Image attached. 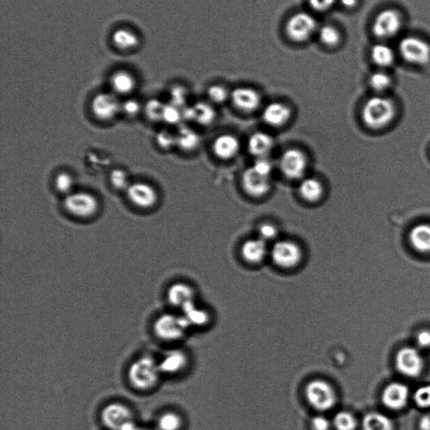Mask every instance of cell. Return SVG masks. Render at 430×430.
Returning a JSON list of instances; mask_svg holds the SVG:
<instances>
[{
    "instance_id": "cell-1",
    "label": "cell",
    "mask_w": 430,
    "mask_h": 430,
    "mask_svg": "<svg viewBox=\"0 0 430 430\" xmlns=\"http://www.w3.org/2000/svg\"><path fill=\"white\" fill-rule=\"evenodd\" d=\"M396 105L384 95L372 97L364 104L363 119L365 125L373 129L386 127L396 116Z\"/></svg>"
},
{
    "instance_id": "cell-2",
    "label": "cell",
    "mask_w": 430,
    "mask_h": 430,
    "mask_svg": "<svg viewBox=\"0 0 430 430\" xmlns=\"http://www.w3.org/2000/svg\"><path fill=\"white\" fill-rule=\"evenodd\" d=\"M161 372L159 364L152 357L142 356L129 367V381L137 390L148 391L156 386Z\"/></svg>"
},
{
    "instance_id": "cell-3",
    "label": "cell",
    "mask_w": 430,
    "mask_h": 430,
    "mask_svg": "<svg viewBox=\"0 0 430 430\" xmlns=\"http://www.w3.org/2000/svg\"><path fill=\"white\" fill-rule=\"evenodd\" d=\"M65 210L71 216L80 220H89L99 214L100 202L95 196L85 191L72 192L65 197L63 200Z\"/></svg>"
},
{
    "instance_id": "cell-4",
    "label": "cell",
    "mask_w": 430,
    "mask_h": 430,
    "mask_svg": "<svg viewBox=\"0 0 430 430\" xmlns=\"http://www.w3.org/2000/svg\"><path fill=\"white\" fill-rule=\"evenodd\" d=\"M304 395L308 404L316 411H331L337 401L335 388L327 381L315 379L310 381L304 389Z\"/></svg>"
},
{
    "instance_id": "cell-5",
    "label": "cell",
    "mask_w": 430,
    "mask_h": 430,
    "mask_svg": "<svg viewBox=\"0 0 430 430\" xmlns=\"http://www.w3.org/2000/svg\"><path fill=\"white\" fill-rule=\"evenodd\" d=\"M399 51L401 58L409 64L424 67L430 63V44L417 36H407L401 40Z\"/></svg>"
},
{
    "instance_id": "cell-6",
    "label": "cell",
    "mask_w": 430,
    "mask_h": 430,
    "mask_svg": "<svg viewBox=\"0 0 430 430\" xmlns=\"http://www.w3.org/2000/svg\"><path fill=\"white\" fill-rule=\"evenodd\" d=\"M269 254L274 264L282 269H295L303 260L301 247L297 243L291 241L275 242L271 246Z\"/></svg>"
},
{
    "instance_id": "cell-7",
    "label": "cell",
    "mask_w": 430,
    "mask_h": 430,
    "mask_svg": "<svg viewBox=\"0 0 430 430\" xmlns=\"http://www.w3.org/2000/svg\"><path fill=\"white\" fill-rule=\"evenodd\" d=\"M285 30L287 35L294 42H305L317 31V20L307 12H298L287 20Z\"/></svg>"
},
{
    "instance_id": "cell-8",
    "label": "cell",
    "mask_w": 430,
    "mask_h": 430,
    "mask_svg": "<svg viewBox=\"0 0 430 430\" xmlns=\"http://www.w3.org/2000/svg\"><path fill=\"white\" fill-rule=\"evenodd\" d=\"M308 165L305 153L296 148L283 152L278 161L280 172L290 180H302L305 177Z\"/></svg>"
},
{
    "instance_id": "cell-9",
    "label": "cell",
    "mask_w": 430,
    "mask_h": 430,
    "mask_svg": "<svg viewBox=\"0 0 430 430\" xmlns=\"http://www.w3.org/2000/svg\"><path fill=\"white\" fill-rule=\"evenodd\" d=\"M403 25V15L400 12L395 9H387L376 16L372 31L376 38L388 40L399 35Z\"/></svg>"
},
{
    "instance_id": "cell-10",
    "label": "cell",
    "mask_w": 430,
    "mask_h": 430,
    "mask_svg": "<svg viewBox=\"0 0 430 430\" xmlns=\"http://www.w3.org/2000/svg\"><path fill=\"white\" fill-rule=\"evenodd\" d=\"M190 324L184 316L164 314L157 319L154 331L158 338L166 342H174L184 335Z\"/></svg>"
},
{
    "instance_id": "cell-11",
    "label": "cell",
    "mask_w": 430,
    "mask_h": 430,
    "mask_svg": "<svg viewBox=\"0 0 430 430\" xmlns=\"http://www.w3.org/2000/svg\"><path fill=\"white\" fill-rule=\"evenodd\" d=\"M127 194L129 202L141 210L152 209L159 201V193L155 186L145 182H136L129 184Z\"/></svg>"
},
{
    "instance_id": "cell-12",
    "label": "cell",
    "mask_w": 430,
    "mask_h": 430,
    "mask_svg": "<svg viewBox=\"0 0 430 430\" xmlns=\"http://www.w3.org/2000/svg\"><path fill=\"white\" fill-rule=\"evenodd\" d=\"M91 111L97 120L102 122H109L119 115L121 104L113 93H100L93 99Z\"/></svg>"
},
{
    "instance_id": "cell-13",
    "label": "cell",
    "mask_w": 430,
    "mask_h": 430,
    "mask_svg": "<svg viewBox=\"0 0 430 430\" xmlns=\"http://www.w3.org/2000/svg\"><path fill=\"white\" fill-rule=\"evenodd\" d=\"M396 367L403 375L411 377L419 376L424 368L423 357L415 348L401 349L396 356Z\"/></svg>"
},
{
    "instance_id": "cell-14",
    "label": "cell",
    "mask_w": 430,
    "mask_h": 430,
    "mask_svg": "<svg viewBox=\"0 0 430 430\" xmlns=\"http://www.w3.org/2000/svg\"><path fill=\"white\" fill-rule=\"evenodd\" d=\"M241 185L247 196L262 198L270 192L271 177L262 175L250 166L242 174Z\"/></svg>"
},
{
    "instance_id": "cell-15",
    "label": "cell",
    "mask_w": 430,
    "mask_h": 430,
    "mask_svg": "<svg viewBox=\"0 0 430 430\" xmlns=\"http://www.w3.org/2000/svg\"><path fill=\"white\" fill-rule=\"evenodd\" d=\"M101 419L105 427L111 430H122L134 421L132 411L120 403L107 405L101 413Z\"/></svg>"
},
{
    "instance_id": "cell-16",
    "label": "cell",
    "mask_w": 430,
    "mask_h": 430,
    "mask_svg": "<svg viewBox=\"0 0 430 430\" xmlns=\"http://www.w3.org/2000/svg\"><path fill=\"white\" fill-rule=\"evenodd\" d=\"M230 99L235 108L246 113L257 111L262 104L260 93L254 88L248 87L234 88L230 93Z\"/></svg>"
},
{
    "instance_id": "cell-17",
    "label": "cell",
    "mask_w": 430,
    "mask_h": 430,
    "mask_svg": "<svg viewBox=\"0 0 430 430\" xmlns=\"http://www.w3.org/2000/svg\"><path fill=\"white\" fill-rule=\"evenodd\" d=\"M292 116L291 109L280 102L266 105L262 112V120L271 127L279 128L289 122Z\"/></svg>"
},
{
    "instance_id": "cell-18",
    "label": "cell",
    "mask_w": 430,
    "mask_h": 430,
    "mask_svg": "<svg viewBox=\"0 0 430 430\" xmlns=\"http://www.w3.org/2000/svg\"><path fill=\"white\" fill-rule=\"evenodd\" d=\"M409 390L403 383H393L384 389L381 400L386 407L391 409L404 408L408 400Z\"/></svg>"
},
{
    "instance_id": "cell-19",
    "label": "cell",
    "mask_w": 430,
    "mask_h": 430,
    "mask_svg": "<svg viewBox=\"0 0 430 430\" xmlns=\"http://www.w3.org/2000/svg\"><path fill=\"white\" fill-rule=\"evenodd\" d=\"M269 253L267 243L260 238L247 240L241 247L243 259L253 265L260 264L264 261Z\"/></svg>"
},
{
    "instance_id": "cell-20",
    "label": "cell",
    "mask_w": 430,
    "mask_h": 430,
    "mask_svg": "<svg viewBox=\"0 0 430 430\" xmlns=\"http://www.w3.org/2000/svg\"><path fill=\"white\" fill-rule=\"evenodd\" d=\"M241 143L233 135L225 134L218 136L213 143V151L222 160H230L240 152Z\"/></svg>"
},
{
    "instance_id": "cell-21",
    "label": "cell",
    "mask_w": 430,
    "mask_h": 430,
    "mask_svg": "<svg viewBox=\"0 0 430 430\" xmlns=\"http://www.w3.org/2000/svg\"><path fill=\"white\" fill-rule=\"evenodd\" d=\"M248 152L257 157H267L273 151L274 140L269 134L265 132L254 133L248 140Z\"/></svg>"
},
{
    "instance_id": "cell-22",
    "label": "cell",
    "mask_w": 430,
    "mask_h": 430,
    "mask_svg": "<svg viewBox=\"0 0 430 430\" xmlns=\"http://www.w3.org/2000/svg\"><path fill=\"white\" fill-rule=\"evenodd\" d=\"M168 301L174 307L184 308L194 302V291L188 284L176 283L170 287Z\"/></svg>"
},
{
    "instance_id": "cell-23",
    "label": "cell",
    "mask_w": 430,
    "mask_h": 430,
    "mask_svg": "<svg viewBox=\"0 0 430 430\" xmlns=\"http://www.w3.org/2000/svg\"><path fill=\"white\" fill-rule=\"evenodd\" d=\"M321 182L314 177H304L298 185V193L303 200L308 202H317L324 196Z\"/></svg>"
},
{
    "instance_id": "cell-24",
    "label": "cell",
    "mask_w": 430,
    "mask_h": 430,
    "mask_svg": "<svg viewBox=\"0 0 430 430\" xmlns=\"http://www.w3.org/2000/svg\"><path fill=\"white\" fill-rule=\"evenodd\" d=\"M409 241L420 253H430V225L420 224L413 226L409 233Z\"/></svg>"
},
{
    "instance_id": "cell-25",
    "label": "cell",
    "mask_w": 430,
    "mask_h": 430,
    "mask_svg": "<svg viewBox=\"0 0 430 430\" xmlns=\"http://www.w3.org/2000/svg\"><path fill=\"white\" fill-rule=\"evenodd\" d=\"M188 359L184 352L180 350L168 351L159 364L161 372L174 374L180 372L186 367Z\"/></svg>"
},
{
    "instance_id": "cell-26",
    "label": "cell",
    "mask_w": 430,
    "mask_h": 430,
    "mask_svg": "<svg viewBox=\"0 0 430 430\" xmlns=\"http://www.w3.org/2000/svg\"><path fill=\"white\" fill-rule=\"evenodd\" d=\"M185 116L189 120H196L198 124L208 125L214 122L216 118V111H214L212 105L200 102L186 111Z\"/></svg>"
},
{
    "instance_id": "cell-27",
    "label": "cell",
    "mask_w": 430,
    "mask_h": 430,
    "mask_svg": "<svg viewBox=\"0 0 430 430\" xmlns=\"http://www.w3.org/2000/svg\"><path fill=\"white\" fill-rule=\"evenodd\" d=\"M371 58L377 67L384 69L390 67L395 64L396 54L392 48L387 44L379 43L372 47Z\"/></svg>"
},
{
    "instance_id": "cell-28",
    "label": "cell",
    "mask_w": 430,
    "mask_h": 430,
    "mask_svg": "<svg viewBox=\"0 0 430 430\" xmlns=\"http://www.w3.org/2000/svg\"><path fill=\"white\" fill-rule=\"evenodd\" d=\"M111 84L113 90L118 95H127L135 89L136 79L131 72L121 70L112 75Z\"/></svg>"
},
{
    "instance_id": "cell-29",
    "label": "cell",
    "mask_w": 430,
    "mask_h": 430,
    "mask_svg": "<svg viewBox=\"0 0 430 430\" xmlns=\"http://www.w3.org/2000/svg\"><path fill=\"white\" fill-rule=\"evenodd\" d=\"M112 40L116 47L123 51L135 49L140 44L139 36L127 28H120L113 32Z\"/></svg>"
},
{
    "instance_id": "cell-30",
    "label": "cell",
    "mask_w": 430,
    "mask_h": 430,
    "mask_svg": "<svg viewBox=\"0 0 430 430\" xmlns=\"http://www.w3.org/2000/svg\"><path fill=\"white\" fill-rule=\"evenodd\" d=\"M363 430H392V422L381 413L372 412L364 417Z\"/></svg>"
},
{
    "instance_id": "cell-31",
    "label": "cell",
    "mask_w": 430,
    "mask_h": 430,
    "mask_svg": "<svg viewBox=\"0 0 430 430\" xmlns=\"http://www.w3.org/2000/svg\"><path fill=\"white\" fill-rule=\"evenodd\" d=\"M369 85L376 95H383L391 88L393 81L392 77L384 71H376L373 72L368 81Z\"/></svg>"
},
{
    "instance_id": "cell-32",
    "label": "cell",
    "mask_w": 430,
    "mask_h": 430,
    "mask_svg": "<svg viewBox=\"0 0 430 430\" xmlns=\"http://www.w3.org/2000/svg\"><path fill=\"white\" fill-rule=\"evenodd\" d=\"M182 310L184 311V317L188 320L190 326H202L209 321L208 313L198 308L194 302Z\"/></svg>"
},
{
    "instance_id": "cell-33",
    "label": "cell",
    "mask_w": 430,
    "mask_h": 430,
    "mask_svg": "<svg viewBox=\"0 0 430 430\" xmlns=\"http://www.w3.org/2000/svg\"><path fill=\"white\" fill-rule=\"evenodd\" d=\"M177 138V144L186 152L194 151L200 144V137L192 129H182Z\"/></svg>"
},
{
    "instance_id": "cell-34",
    "label": "cell",
    "mask_w": 430,
    "mask_h": 430,
    "mask_svg": "<svg viewBox=\"0 0 430 430\" xmlns=\"http://www.w3.org/2000/svg\"><path fill=\"white\" fill-rule=\"evenodd\" d=\"M319 39L324 46L334 48L342 42V35L334 26H324L319 30Z\"/></svg>"
},
{
    "instance_id": "cell-35",
    "label": "cell",
    "mask_w": 430,
    "mask_h": 430,
    "mask_svg": "<svg viewBox=\"0 0 430 430\" xmlns=\"http://www.w3.org/2000/svg\"><path fill=\"white\" fill-rule=\"evenodd\" d=\"M75 181L74 176L67 172H61L56 176L54 186L56 191L65 196L74 192Z\"/></svg>"
},
{
    "instance_id": "cell-36",
    "label": "cell",
    "mask_w": 430,
    "mask_h": 430,
    "mask_svg": "<svg viewBox=\"0 0 430 430\" xmlns=\"http://www.w3.org/2000/svg\"><path fill=\"white\" fill-rule=\"evenodd\" d=\"M332 424L337 430H355L357 426V421L352 413L342 411L335 415Z\"/></svg>"
},
{
    "instance_id": "cell-37",
    "label": "cell",
    "mask_w": 430,
    "mask_h": 430,
    "mask_svg": "<svg viewBox=\"0 0 430 430\" xmlns=\"http://www.w3.org/2000/svg\"><path fill=\"white\" fill-rule=\"evenodd\" d=\"M181 426V417L175 413H166L158 420V428L160 430H180Z\"/></svg>"
},
{
    "instance_id": "cell-38",
    "label": "cell",
    "mask_w": 430,
    "mask_h": 430,
    "mask_svg": "<svg viewBox=\"0 0 430 430\" xmlns=\"http://www.w3.org/2000/svg\"><path fill=\"white\" fill-rule=\"evenodd\" d=\"M208 96L213 103L223 104L230 98V93L221 85H213L208 89Z\"/></svg>"
},
{
    "instance_id": "cell-39",
    "label": "cell",
    "mask_w": 430,
    "mask_h": 430,
    "mask_svg": "<svg viewBox=\"0 0 430 430\" xmlns=\"http://www.w3.org/2000/svg\"><path fill=\"white\" fill-rule=\"evenodd\" d=\"M111 184L113 188L118 190H125L128 189L129 186V177L127 173L122 169H115L111 173V177H109Z\"/></svg>"
},
{
    "instance_id": "cell-40",
    "label": "cell",
    "mask_w": 430,
    "mask_h": 430,
    "mask_svg": "<svg viewBox=\"0 0 430 430\" xmlns=\"http://www.w3.org/2000/svg\"><path fill=\"white\" fill-rule=\"evenodd\" d=\"M415 401L420 408L430 407V385H425L417 389L413 396Z\"/></svg>"
},
{
    "instance_id": "cell-41",
    "label": "cell",
    "mask_w": 430,
    "mask_h": 430,
    "mask_svg": "<svg viewBox=\"0 0 430 430\" xmlns=\"http://www.w3.org/2000/svg\"><path fill=\"white\" fill-rule=\"evenodd\" d=\"M251 166H253L255 171L266 177H271V173L273 172V161L267 157L257 158V160Z\"/></svg>"
},
{
    "instance_id": "cell-42",
    "label": "cell",
    "mask_w": 430,
    "mask_h": 430,
    "mask_svg": "<svg viewBox=\"0 0 430 430\" xmlns=\"http://www.w3.org/2000/svg\"><path fill=\"white\" fill-rule=\"evenodd\" d=\"M259 238L266 241L275 240L278 237V229L273 224L265 223L262 225L258 229Z\"/></svg>"
},
{
    "instance_id": "cell-43",
    "label": "cell",
    "mask_w": 430,
    "mask_h": 430,
    "mask_svg": "<svg viewBox=\"0 0 430 430\" xmlns=\"http://www.w3.org/2000/svg\"><path fill=\"white\" fill-rule=\"evenodd\" d=\"M337 0H308L310 7L315 11L324 12L331 10Z\"/></svg>"
},
{
    "instance_id": "cell-44",
    "label": "cell",
    "mask_w": 430,
    "mask_h": 430,
    "mask_svg": "<svg viewBox=\"0 0 430 430\" xmlns=\"http://www.w3.org/2000/svg\"><path fill=\"white\" fill-rule=\"evenodd\" d=\"M140 111L141 104L136 100L129 99L121 104V111H123L127 116H136Z\"/></svg>"
},
{
    "instance_id": "cell-45",
    "label": "cell",
    "mask_w": 430,
    "mask_h": 430,
    "mask_svg": "<svg viewBox=\"0 0 430 430\" xmlns=\"http://www.w3.org/2000/svg\"><path fill=\"white\" fill-rule=\"evenodd\" d=\"M164 107L161 106L158 101H151L148 104L147 111L148 115L153 120L161 119L162 113H164Z\"/></svg>"
},
{
    "instance_id": "cell-46",
    "label": "cell",
    "mask_w": 430,
    "mask_h": 430,
    "mask_svg": "<svg viewBox=\"0 0 430 430\" xmlns=\"http://www.w3.org/2000/svg\"><path fill=\"white\" fill-rule=\"evenodd\" d=\"M311 425L313 430H331V421L323 415L314 417L312 419Z\"/></svg>"
},
{
    "instance_id": "cell-47",
    "label": "cell",
    "mask_w": 430,
    "mask_h": 430,
    "mask_svg": "<svg viewBox=\"0 0 430 430\" xmlns=\"http://www.w3.org/2000/svg\"><path fill=\"white\" fill-rule=\"evenodd\" d=\"M180 116V113L176 106L164 107L162 113V118L171 124L177 123Z\"/></svg>"
},
{
    "instance_id": "cell-48",
    "label": "cell",
    "mask_w": 430,
    "mask_h": 430,
    "mask_svg": "<svg viewBox=\"0 0 430 430\" xmlns=\"http://www.w3.org/2000/svg\"><path fill=\"white\" fill-rule=\"evenodd\" d=\"M159 144L162 148H171L174 144H177V138L173 137L171 134L161 133V136H158Z\"/></svg>"
},
{
    "instance_id": "cell-49",
    "label": "cell",
    "mask_w": 430,
    "mask_h": 430,
    "mask_svg": "<svg viewBox=\"0 0 430 430\" xmlns=\"http://www.w3.org/2000/svg\"><path fill=\"white\" fill-rule=\"evenodd\" d=\"M417 342L421 347H430V332L427 331H421L417 335Z\"/></svg>"
},
{
    "instance_id": "cell-50",
    "label": "cell",
    "mask_w": 430,
    "mask_h": 430,
    "mask_svg": "<svg viewBox=\"0 0 430 430\" xmlns=\"http://www.w3.org/2000/svg\"><path fill=\"white\" fill-rule=\"evenodd\" d=\"M186 98V93L184 90H182V88H177L176 89V92H174V95H173V100L174 102H175V101H180V102L181 103H184V100Z\"/></svg>"
},
{
    "instance_id": "cell-51",
    "label": "cell",
    "mask_w": 430,
    "mask_h": 430,
    "mask_svg": "<svg viewBox=\"0 0 430 430\" xmlns=\"http://www.w3.org/2000/svg\"><path fill=\"white\" fill-rule=\"evenodd\" d=\"M359 0H340V5L346 9H354L358 5Z\"/></svg>"
},
{
    "instance_id": "cell-52",
    "label": "cell",
    "mask_w": 430,
    "mask_h": 430,
    "mask_svg": "<svg viewBox=\"0 0 430 430\" xmlns=\"http://www.w3.org/2000/svg\"><path fill=\"white\" fill-rule=\"evenodd\" d=\"M420 428L421 430H430V417L424 416L420 421Z\"/></svg>"
},
{
    "instance_id": "cell-53",
    "label": "cell",
    "mask_w": 430,
    "mask_h": 430,
    "mask_svg": "<svg viewBox=\"0 0 430 430\" xmlns=\"http://www.w3.org/2000/svg\"><path fill=\"white\" fill-rule=\"evenodd\" d=\"M139 430H149V429H140Z\"/></svg>"
}]
</instances>
